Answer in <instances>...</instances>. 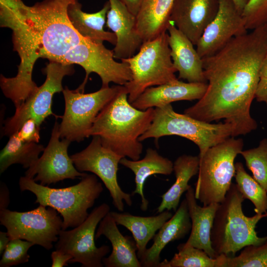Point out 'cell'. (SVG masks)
I'll return each mask as SVG.
<instances>
[{"label":"cell","instance_id":"cell-21","mask_svg":"<svg viewBox=\"0 0 267 267\" xmlns=\"http://www.w3.org/2000/svg\"><path fill=\"white\" fill-rule=\"evenodd\" d=\"M191 228V222L185 198L181 202L175 213L156 233L153 238L152 245L139 259L141 266L158 267L161 262V253L166 245L185 237Z\"/></svg>","mask_w":267,"mask_h":267},{"label":"cell","instance_id":"cell-31","mask_svg":"<svg viewBox=\"0 0 267 267\" xmlns=\"http://www.w3.org/2000/svg\"><path fill=\"white\" fill-rule=\"evenodd\" d=\"M236 185L245 199L249 200L255 206L256 214L267 213V191L245 170L240 162L235 164Z\"/></svg>","mask_w":267,"mask_h":267},{"label":"cell","instance_id":"cell-28","mask_svg":"<svg viewBox=\"0 0 267 267\" xmlns=\"http://www.w3.org/2000/svg\"><path fill=\"white\" fill-rule=\"evenodd\" d=\"M200 158L198 156L183 154L174 163L176 180L170 188L161 196L162 201L157 208V213L165 210L176 212L179 206L182 195L191 186L190 179L198 174Z\"/></svg>","mask_w":267,"mask_h":267},{"label":"cell","instance_id":"cell-24","mask_svg":"<svg viewBox=\"0 0 267 267\" xmlns=\"http://www.w3.org/2000/svg\"><path fill=\"white\" fill-rule=\"evenodd\" d=\"M174 0H140L135 15L137 32L143 43L166 32Z\"/></svg>","mask_w":267,"mask_h":267},{"label":"cell","instance_id":"cell-39","mask_svg":"<svg viewBox=\"0 0 267 267\" xmlns=\"http://www.w3.org/2000/svg\"><path fill=\"white\" fill-rule=\"evenodd\" d=\"M9 203V190L6 185L1 181L0 185V210L7 209Z\"/></svg>","mask_w":267,"mask_h":267},{"label":"cell","instance_id":"cell-15","mask_svg":"<svg viewBox=\"0 0 267 267\" xmlns=\"http://www.w3.org/2000/svg\"><path fill=\"white\" fill-rule=\"evenodd\" d=\"M59 124L55 122L51 136L42 155L27 169L25 176L48 186L66 179L83 178L87 174L78 171L69 156L68 149L71 141L60 139Z\"/></svg>","mask_w":267,"mask_h":267},{"label":"cell","instance_id":"cell-14","mask_svg":"<svg viewBox=\"0 0 267 267\" xmlns=\"http://www.w3.org/2000/svg\"><path fill=\"white\" fill-rule=\"evenodd\" d=\"M77 170L89 172L98 177L108 190L114 206L120 212L124 210L125 203L131 206V194L123 190L117 179L118 164L122 156L105 147L98 136H92L88 146L70 156Z\"/></svg>","mask_w":267,"mask_h":267},{"label":"cell","instance_id":"cell-17","mask_svg":"<svg viewBox=\"0 0 267 267\" xmlns=\"http://www.w3.org/2000/svg\"><path fill=\"white\" fill-rule=\"evenodd\" d=\"M219 0H174L171 21L196 45L217 15Z\"/></svg>","mask_w":267,"mask_h":267},{"label":"cell","instance_id":"cell-16","mask_svg":"<svg viewBox=\"0 0 267 267\" xmlns=\"http://www.w3.org/2000/svg\"><path fill=\"white\" fill-rule=\"evenodd\" d=\"M217 15L198 40L196 50L202 58L214 54L233 38L247 33L242 14L232 0H219Z\"/></svg>","mask_w":267,"mask_h":267},{"label":"cell","instance_id":"cell-9","mask_svg":"<svg viewBox=\"0 0 267 267\" xmlns=\"http://www.w3.org/2000/svg\"><path fill=\"white\" fill-rule=\"evenodd\" d=\"M123 87L117 85L84 93L78 88L71 90L66 86L62 91L65 109L59 124L61 139L80 142L89 137V131L99 113Z\"/></svg>","mask_w":267,"mask_h":267},{"label":"cell","instance_id":"cell-34","mask_svg":"<svg viewBox=\"0 0 267 267\" xmlns=\"http://www.w3.org/2000/svg\"><path fill=\"white\" fill-rule=\"evenodd\" d=\"M33 245V243L25 240H10L2 254L0 267H10L28 262L30 257L28 251Z\"/></svg>","mask_w":267,"mask_h":267},{"label":"cell","instance_id":"cell-6","mask_svg":"<svg viewBox=\"0 0 267 267\" xmlns=\"http://www.w3.org/2000/svg\"><path fill=\"white\" fill-rule=\"evenodd\" d=\"M232 126L227 123L213 124L200 121L174 111L171 104L154 108L152 122L148 130L138 138H159L178 135L194 142L199 149L202 158L211 147L232 136Z\"/></svg>","mask_w":267,"mask_h":267},{"label":"cell","instance_id":"cell-12","mask_svg":"<svg viewBox=\"0 0 267 267\" xmlns=\"http://www.w3.org/2000/svg\"><path fill=\"white\" fill-rule=\"evenodd\" d=\"M113 50L107 48L103 43L87 39L65 55L59 63L77 64L85 71L86 76L78 89L84 92L89 75L97 74L101 80V87L107 88L111 83L124 86L132 79L129 65L124 62L114 60Z\"/></svg>","mask_w":267,"mask_h":267},{"label":"cell","instance_id":"cell-8","mask_svg":"<svg viewBox=\"0 0 267 267\" xmlns=\"http://www.w3.org/2000/svg\"><path fill=\"white\" fill-rule=\"evenodd\" d=\"M121 60L129 65L132 72L131 81L124 85L130 103L147 88L178 79L175 74L177 71L172 60L166 32L143 42L137 53Z\"/></svg>","mask_w":267,"mask_h":267},{"label":"cell","instance_id":"cell-11","mask_svg":"<svg viewBox=\"0 0 267 267\" xmlns=\"http://www.w3.org/2000/svg\"><path fill=\"white\" fill-rule=\"evenodd\" d=\"M43 72L46 75L45 81L23 103L15 108L12 116L5 120L2 128L3 135L9 137L19 131L23 123L30 118L41 126L50 116L60 117L52 111V98L55 93L62 92V80L66 76L74 74L73 66L49 61Z\"/></svg>","mask_w":267,"mask_h":267},{"label":"cell","instance_id":"cell-4","mask_svg":"<svg viewBox=\"0 0 267 267\" xmlns=\"http://www.w3.org/2000/svg\"><path fill=\"white\" fill-rule=\"evenodd\" d=\"M245 199L236 184L232 183L217 210L211 232L212 246L219 255L234 257L247 246L258 245L267 241L259 237L255 228L267 213L246 216L242 210Z\"/></svg>","mask_w":267,"mask_h":267},{"label":"cell","instance_id":"cell-40","mask_svg":"<svg viewBox=\"0 0 267 267\" xmlns=\"http://www.w3.org/2000/svg\"><path fill=\"white\" fill-rule=\"evenodd\" d=\"M128 8L129 11L136 15L140 4V0H119Z\"/></svg>","mask_w":267,"mask_h":267},{"label":"cell","instance_id":"cell-43","mask_svg":"<svg viewBox=\"0 0 267 267\" xmlns=\"http://www.w3.org/2000/svg\"><path fill=\"white\" fill-rule=\"evenodd\" d=\"M260 76V79L267 77V54L262 63Z\"/></svg>","mask_w":267,"mask_h":267},{"label":"cell","instance_id":"cell-35","mask_svg":"<svg viewBox=\"0 0 267 267\" xmlns=\"http://www.w3.org/2000/svg\"><path fill=\"white\" fill-rule=\"evenodd\" d=\"M242 16L247 30H254L267 23V0H249Z\"/></svg>","mask_w":267,"mask_h":267},{"label":"cell","instance_id":"cell-44","mask_svg":"<svg viewBox=\"0 0 267 267\" xmlns=\"http://www.w3.org/2000/svg\"><path fill=\"white\" fill-rule=\"evenodd\" d=\"M267 26V23L266 24Z\"/></svg>","mask_w":267,"mask_h":267},{"label":"cell","instance_id":"cell-36","mask_svg":"<svg viewBox=\"0 0 267 267\" xmlns=\"http://www.w3.org/2000/svg\"><path fill=\"white\" fill-rule=\"evenodd\" d=\"M40 130V126L34 119L30 118L25 121L16 132L18 137L23 141L39 143Z\"/></svg>","mask_w":267,"mask_h":267},{"label":"cell","instance_id":"cell-1","mask_svg":"<svg viewBox=\"0 0 267 267\" xmlns=\"http://www.w3.org/2000/svg\"><path fill=\"white\" fill-rule=\"evenodd\" d=\"M267 54V26L233 38L223 48L202 58L207 88L184 114L207 123L223 119L233 129L232 137L258 127L250 107Z\"/></svg>","mask_w":267,"mask_h":267},{"label":"cell","instance_id":"cell-25","mask_svg":"<svg viewBox=\"0 0 267 267\" xmlns=\"http://www.w3.org/2000/svg\"><path fill=\"white\" fill-rule=\"evenodd\" d=\"M120 164L131 170L135 176V187L132 195H139L141 199L140 208L142 211H147L149 205V201L143 192L146 179L155 174L170 175L174 171V163L151 148L146 149L142 159L133 160L123 157L121 159Z\"/></svg>","mask_w":267,"mask_h":267},{"label":"cell","instance_id":"cell-13","mask_svg":"<svg viewBox=\"0 0 267 267\" xmlns=\"http://www.w3.org/2000/svg\"><path fill=\"white\" fill-rule=\"evenodd\" d=\"M110 212V206L103 203L95 207L86 220L71 230H61L55 244L56 250L70 255L69 264L79 263L82 267H103V258L110 252V247L95 244L97 225Z\"/></svg>","mask_w":267,"mask_h":267},{"label":"cell","instance_id":"cell-22","mask_svg":"<svg viewBox=\"0 0 267 267\" xmlns=\"http://www.w3.org/2000/svg\"><path fill=\"white\" fill-rule=\"evenodd\" d=\"M110 212L99 223L95 239L105 236L110 242L112 252L103 263L106 267H142L137 255V246L133 237L120 231Z\"/></svg>","mask_w":267,"mask_h":267},{"label":"cell","instance_id":"cell-23","mask_svg":"<svg viewBox=\"0 0 267 267\" xmlns=\"http://www.w3.org/2000/svg\"><path fill=\"white\" fill-rule=\"evenodd\" d=\"M185 196L191 222L190 235L185 243L204 250L211 258H217L219 255L212 246L211 232L220 203H213L200 206L197 202L195 189L191 185Z\"/></svg>","mask_w":267,"mask_h":267},{"label":"cell","instance_id":"cell-33","mask_svg":"<svg viewBox=\"0 0 267 267\" xmlns=\"http://www.w3.org/2000/svg\"><path fill=\"white\" fill-rule=\"evenodd\" d=\"M242 249L237 256L227 257L225 267H267V241Z\"/></svg>","mask_w":267,"mask_h":267},{"label":"cell","instance_id":"cell-38","mask_svg":"<svg viewBox=\"0 0 267 267\" xmlns=\"http://www.w3.org/2000/svg\"><path fill=\"white\" fill-rule=\"evenodd\" d=\"M255 98L260 102L267 105V77L261 78L255 92Z\"/></svg>","mask_w":267,"mask_h":267},{"label":"cell","instance_id":"cell-20","mask_svg":"<svg viewBox=\"0 0 267 267\" xmlns=\"http://www.w3.org/2000/svg\"><path fill=\"white\" fill-rule=\"evenodd\" d=\"M168 43L178 79L190 83H207L204 77L202 58L191 41L171 22L168 30Z\"/></svg>","mask_w":267,"mask_h":267},{"label":"cell","instance_id":"cell-2","mask_svg":"<svg viewBox=\"0 0 267 267\" xmlns=\"http://www.w3.org/2000/svg\"><path fill=\"white\" fill-rule=\"evenodd\" d=\"M76 0H43L32 6L21 0L0 12V26L12 31L13 49L23 60L40 58L59 62L87 38L74 28L68 16Z\"/></svg>","mask_w":267,"mask_h":267},{"label":"cell","instance_id":"cell-30","mask_svg":"<svg viewBox=\"0 0 267 267\" xmlns=\"http://www.w3.org/2000/svg\"><path fill=\"white\" fill-rule=\"evenodd\" d=\"M178 253L170 260H164L158 267H225L227 256L210 257L204 250L186 243L179 244Z\"/></svg>","mask_w":267,"mask_h":267},{"label":"cell","instance_id":"cell-32","mask_svg":"<svg viewBox=\"0 0 267 267\" xmlns=\"http://www.w3.org/2000/svg\"><path fill=\"white\" fill-rule=\"evenodd\" d=\"M240 154L253 178L267 191V138L261 140L257 147L242 150Z\"/></svg>","mask_w":267,"mask_h":267},{"label":"cell","instance_id":"cell-19","mask_svg":"<svg viewBox=\"0 0 267 267\" xmlns=\"http://www.w3.org/2000/svg\"><path fill=\"white\" fill-rule=\"evenodd\" d=\"M207 86V83H184L178 79L147 88L131 104L138 109L145 110L179 100H199L204 94Z\"/></svg>","mask_w":267,"mask_h":267},{"label":"cell","instance_id":"cell-5","mask_svg":"<svg viewBox=\"0 0 267 267\" xmlns=\"http://www.w3.org/2000/svg\"><path fill=\"white\" fill-rule=\"evenodd\" d=\"M21 191H29L36 197L35 203L55 209L63 218V229L75 227L88 217L92 207L103 190L102 183L94 174H87L77 184L55 188L37 183L26 176L19 180Z\"/></svg>","mask_w":267,"mask_h":267},{"label":"cell","instance_id":"cell-29","mask_svg":"<svg viewBox=\"0 0 267 267\" xmlns=\"http://www.w3.org/2000/svg\"><path fill=\"white\" fill-rule=\"evenodd\" d=\"M9 139L0 153V174H2L13 164L21 165L28 169L39 158L44 146L39 143L22 141L15 132Z\"/></svg>","mask_w":267,"mask_h":267},{"label":"cell","instance_id":"cell-18","mask_svg":"<svg viewBox=\"0 0 267 267\" xmlns=\"http://www.w3.org/2000/svg\"><path fill=\"white\" fill-rule=\"evenodd\" d=\"M108 1L106 26L117 38L113 49L114 57L120 60L131 57L143 43L137 32L135 16L119 0Z\"/></svg>","mask_w":267,"mask_h":267},{"label":"cell","instance_id":"cell-37","mask_svg":"<svg viewBox=\"0 0 267 267\" xmlns=\"http://www.w3.org/2000/svg\"><path fill=\"white\" fill-rule=\"evenodd\" d=\"M51 259L52 267H62L68 265L72 257L69 254L56 250L52 252Z\"/></svg>","mask_w":267,"mask_h":267},{"label":"cell","instance_id":"cell-27","mask_svg":"<svg viewBox=\"0 0 267 267\" xmlns=\"http://www.w3.org/2000/svg\"><path fill=\"white\" fill-rule=\"evenodd\" d=\"M118 225L126 227L132 234L137 246V255L139 259L147 250L148 243L153 238L157 231L173 215L165 210L153 216L142 217L129 213L110 212Z\"/></svg>","mask_w":267,"mask_h":267},{"label":"cell","instance_id":"cell-3","mask_svg":"<svg viewBox=\"0 0 267 267\" xmlns=\"http://www.w3.org/2000/svg\"><path fill=\"white\" fill-rule=\"evenodd\" d=\"M154 109L141 110L128 100V92L122 89L101 110L89 133L98 136L102 144L123 157L139 159L143 145L139 137L151 125Z\"/></svg>","mask_w":267,"mask_h":267},{"label":"cell","instance_id":"cell-7","mask_svg":"<svg viewBox=\"0 0 267 267\" xmlns=\"http://www.w3.org/2000/svg\"><path fill=\"white\" fill-rule=\"evenodd\" d=\"M243 145L242 138L231 136L210 147L200 159L195 195L203 206L224 200L235 176V159Z\"/></svg>","mask_w":267,"mask_h":267},{"label":"cell","instance_id":"cell-41","mask_svg":"<svg viewBox=\"0 0 267 267\" xmlns=\"http://www.w3.org/2000/svg\"><path fill=\"white\" fill-rule=\"evenodd\" d=\"M10 238L7 232L0 231V254L2 255L6 248Z\"/></svg>","mask_w":267,"mask_h":267},{"label":"cell","instance_id":"cell-26","mask_svg":"<svg viewBox=\"0 0 267 267\" xmlns=\"http://www.w3.org/2000/svg\"><path fill=\"white\" fill-rule=\"evenodd\" d=\"M82 7L78 0H76L68 7L69 19L76 31L85 38L101 43L107 41L115 45L117 38L115 34L103 29L110 8L109 1L105 3L100 10L94 13L84 12Z\"/></svg>","mask_w":267,"mask_h":267},{"label":"cell","instance_id":"cell-42","mask_svg":"<svg viewBox=\"0 0 267 267\" xmlns=\"http://www.w3.org/2000/svg\"><path fill=\"white\" fill-rule=\"evenodd\" d=\"M238 10L242 12L249 0H232Z\"/></svg>","mask_w":267,"mask_h":267},{"label":"cell","instance_id":"cell-10","mask_svg":"<svg viewBox=\"0 0 267 267\" xmlns=\"http://www.w3.org/2000/svg\"><path fill=\"white\" fill-rule=\"evenodd\" d=\"M46 207L39 205L22 212L0 210V223L6 228L10 240H25L49 250L58 239L63 220L55 209Z\"/></svg>","mask_w":267,"mask_h":267}]
</instances>
